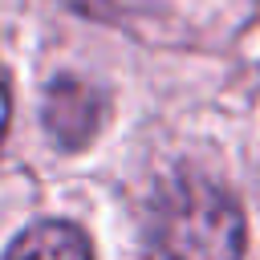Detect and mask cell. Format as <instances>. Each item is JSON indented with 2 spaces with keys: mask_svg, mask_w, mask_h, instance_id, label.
<instances>
[{
  "mask_svg": "<svg viewBox=\"0 0 260 260\" xmlns=\"http://www.w3.org/2000/svg\"><path fill=\"white\" fill-rule=\"evenodd\" d=\"M8 118H12V98H8V77L0 73V142H4V130H8Z\"/></svg>",
  "mask_w": 260,
  "mask_h": 260,
  "instance_id": "obj_4",
  "label": "cell"
},
{
  "mask_svg": "<svg viewBox=\"0 0 260 260\" xmlns=\"http://www.w3.org/2000/svg\"><path fill=\"white\" fill-rule=\"evenodd\" d=\"M4 260H93V248L81 228L53 219V223H32L28 232H20L12 248L4 252Z\"/></svg>",
  "mask_w": 260,
  "mask_h": 260,
  "instance_id": "obj_3",
  "label": "cell"
},
{
  "mask_svg": "<svg viewBox=\"0 0 260 260\" xmlns=\"http://www.w3.org/2000/svg\"><path fill=\"white\" fill-rule=\"evenodd\" d=\"M102 118H106V102L81 77H57L49 85V93H45V126L65 150L85 146L98 134Z\"/></svg>",
  "mask_w": 260,
  "mask_h": 260,
  "instance_id": "obj_2",
  "label": "cell"
},
{
  "mask_svg": "<svg viewBox=\"0 0 260 260\" xmlns=\"http://www.w3.org/2000/svg\"><path fill=\"white\" fill-rule=\"evenodd\" d=\"M154 244L167 260H240L244 256V211L232 195L199 175L175 179L154 199Z\"/></svg>",
  "mask_w": 260,
  "mask_h": 260,
  "instance_id": "obj_1",
  "label": "cell"
}]
</instances>
